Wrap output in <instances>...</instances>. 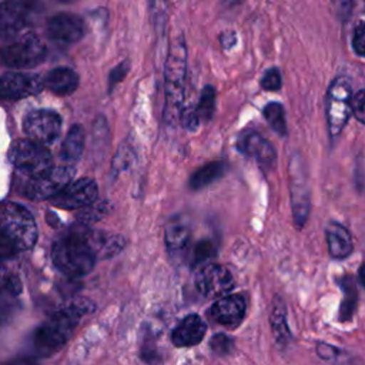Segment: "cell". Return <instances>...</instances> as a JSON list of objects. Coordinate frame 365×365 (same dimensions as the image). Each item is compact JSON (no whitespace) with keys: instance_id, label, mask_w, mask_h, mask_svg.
Instances as JSON below:
<instances>
[{"instance_id":"obj_1","label":"cell","mask_w":365,"mask_h":365,"mask_svg":"<svg viewBox=\"0 0 365 365\" xmlns=\"http://www.w3.org/2000/svg\"><path fill=\"white\" fill-rule=\"evenodd\" d=\"M87 301H74L64 308L56 311L46 322H43L34 334V345L40 352H54L61 348L71 336L80 318L91 311Z\"/></svg>"},{"instance_id":"obj_2","label":"cell","mask_w":365,"mask_h":365,"mask_svg":"<svg viewBox=\"0 0 365 365\" xmlns=\"http://www.w3.org/2000/svg\"><path fill=\"white\" fill-rule=\"evenodd\" d=\"M51 259L63 274L77 278L87 275L94 268L97 255L86 231H74L54 242Z\"/></svg>"},{"instance_id":"obj_3","label":"cell","mask_w":365,"mask_h":365,"mask_svg":"<svg viewBox=\"0 0 365 365\" xmlns=\"http://www.w3.org/2000/svg\"><path fill=\"white\" fill-rule=\"evenodd\" d=\"M187 67V47L182 36L171 41L165 61V118L174 123L181 113L184 78Z\"/></svg>"},{"instance_id":"obj_4","label":"cell","mask_w":365,"mask_h":365,"mask_svg":"<svg viewBox=\"0 0 365 365\" xmlns=\"http://www.w3.org/2000/svg\"><path fill=\"white\" fill-rule=\"evenodd\" d=\"M0 234L13 241L20 251H24L36 244L37 225L23 205L3 202L0 204Z\"/></svg>"},{"instance_id":"obj_5","label":"cell","mask_w":365,"mask_h":365,"mask_svg":"<svg viewBox=\"0 0 365 365\" xmlns=\"http://www.w3.org/2000/svg\"><path fill=\"white\" fill-rule=\"evenodd\" d=\"M352 87L345 76L332 80L327 91L325 113L331 137H338L352 114Z\"/></svg>"},{"instance_id":"obj_6","label":"cell","mask_w":365,"mask_h":365,"mask_svg":"<svg viewBox=\"0 0 365 365\" xmlns=\"http://www.w3.org/2000/svg\"><path fill=\"white\" fill-rule=\"evenodd\" d=\"M9 160L19 171L30 177L44 173L53 164L50 151L30 138L14 141L9 150Z\"/></svg>"},{"instance_id":"obj_7","label":"cell","mask_w":365,"mask_h":365,"mask_svg":"<svg viewBox=\"0 0 365 365\" xmlns=\"http://www.w3.org/2000/svg\"><path fill=\"white\" fill-rule=\"evenodd\" d=\"M46 54L43 41L34 34H26L0 50V61L11 68H30L40 64Z\"/></svg>"},{"instance_id":"obj_8","label":"cell","mask_w":365,"mask_h":365,"mask_svg":"<svg viewBox=\"0 0 365 365\" xmlns=\"http://www.w3.org/2000/svg\"><path fill=\"white\" fill-rule=\"evenodd\" d=\"M289 181L294 224L302 228L309 215V187L305 165L298 153H294L289 161Z\"/></svg>"},{"instance_id":"obj_9","label":"cell","mask_w":365,"mask_h":365,"mask_svg":"<svg viewBox=\"0 0 365 365\" xmlns=\"http://www.w3.org/2000/svg\"><path fill=\"white\" fill-rule=\"evenodd\" d=\"M74 174L76 170L73 165L50 167L44 173L33 177L26 187V197L33 201L50 200L73 180Z\"/></svg>"},{"instance_id":"obj_10","label":"cell","mask_w":365,"mask_h":365,"mask_svg":"<svg viewBox=\"0 0 365 365\" xmlns=\"http://www.w3.org/2000/svg\"><path fill=\"white\" fill-rule=\"evenodd\" d=\"M24 134L43 145L57 140L61 131V117L51 110H36L26 115L23 121Z\"/></svg>"},{"instance_id":"obj_11","label":"cell","mask_w":365,"mask_h":365,"mask_svg":"<svg viewBox=\"0 0 365 365\" xmlns=\"http://www.w3.org/2000/svg\"><path fill=\"white\" fill-rule=\"evenodd\" d=\"M98 188L94 180L80 178L68 182L50 198L51 204L63 210H81L97 200Z\"/></svg>"},{"instance_id":"obj_12","label":"cell","mask_w":365,"mask_h":365,"mask_svg":"<svg viewBox=\"0 0 365 365\" xmlns=\"http://www.w3.org/2000/svg\"><path fill=\"white\" fill-rule=\"evenodd\" d=\"M195 287L207 298H221L234 288V278L224 265L208 264L197 274Z\"/></svg>"},{"instance_id":"obj_13","label":"cell","mask_w":365,"mask_h":365,"mask_svg":"<svg viewBox=\"0 0 365 365\" xmlns=\"http://www.w3.org/2000/svg\"><path fill=\"white\" fill-rule=\"evenodd\" d=\"M44 88V80L31 73H6L0 76V98L6 101L21 100L38 94Z\"/></svg>"},{"instance_id":"obj_14","label":"cell","mask_w":365,"mask_h":365,"mask_svg":"<svg viewBox=\"0 0 365 365\" xmlns=\"http://www.w3.org/2000/svg\"><path fill=\"white\" fill-rule=\"evenodd\" d=\"M237 148L245 157L252 158L265 171H269L275 167V147L257 131H247L241 134L237 141Z\"/></svg>"},{"instance_id":"obj_15","label":"cell","mask_w":365,"mask_h":365,"mask_svg":"<svg viewBox=\"0 0 365 365\" xmlns=\"http://www.w3.org/2000/svg\"><path fill=\"white\" fill-rule=\"evenodd\" d=\"M48 37L60 44H73L84 34L83 20L73 13H57L47 23Z\"/></svg>"},{"instance_id":"obj_16","label":"cell","mask_w":365,"mask_h":365,"mask_svg":"<svg viewBox=\"0 0 365 365\" xmlns=\"http://www.w3.org/2000/svg\"><path fill=\"white\" fill-rule=\"evenodd\" d=\"M247 302L242 295H224L211 307V317L224 327H237L245 317Z\"/></svg>"},{"instance_id":"obj_17","label":"cell","mask_w":365,"mask_h":365,"mask_svg":"<svg viewBox=\"0 0 365 365\" xmlns=\"http://www.w3.org/2000/svg\"><path fill=\"white\" fill-rule=\"evenodd\" d=\"M27 21V7L20 0H4L0 3V38H13Z\"/></svg>"},{"instance_id":"obj_18","label":"cell","mask_w":365,"mask_h":365,"mask_svg":"<svg viewBox=\"0 0 365 365\" xmlns=\"http://www.w3.org/2000/svg\"><path fill=\"white\" fill-rule=\"evenodd\" d=\"M325 238L328 252L334 259H345L352 254L354 241L349 230L345 225L331 221L325 228Z\"/></svg>"},{"instance_id":"obj_19","label":"cell","mask_w":365,"mask_h":365,"mask_svg":"<svg viewBox=\"0 0 365 365\" xmlns=\"http://www.w3.org/2000/svg\"><path fill=\"white\" fill-rule=\"evenodd\" d=\"M205 332V321L197 314H190L173 331V342L177 346H192L202 341Z\"/></svg>"},{"instance_id":"obj_20","label":"cell","mask_w":365,"mask_h":365,"mask_svg":"<svg viewBox=\"0 0 365 365\" xmlns=\"http://www.w3.org/2000/svg\"><path fill=\"white\" fill-rule=\"evenodd\" d=\"M44 87L58 96L71 94L78 86V76L67 67H57L43 78Z\"/></svg>"},{"instance_id":"obj_21","label":"cell","mask_w":365,"mask_h":365,"mask_svg":"<svg viewBox=\"0 0 365 365\" xmlns=\"http://www.w3.org/2000/svg\"><path fill=\"white\" fill-rule=\"evenodd\" d=\"M20 289V281L16 275L0 271V322L13 312Z\"/></svg>"},{"instance_id":"obj_22","label":"cell","mask_w":365,"mask_h":365,"mask_svg":"<svg viewBox=\"0 0 365 365\" xmlns=\"http://www.w3.org/2000/svg\"><path fill=\"white\" fill-rule=\"evenodd\" d=\"M269 324L272 328V335L279 346H287L291 341V332L287 324V308L279 295L272 298Z\"/></svg>"},{"instance_id":"obj_23","label":"cell","mask_w":365,"mask_h":365,"mask_svg":"<svg viewBox=\"0 0 365 365\" xmlns=\"http://www.w3.org/2000/svg\"><path fill=\"white\" fill-rule=\"evenodd\" d=\"M86 235L97 257H103V258L113 257L114 254H118L125 245V240L120 235H110L103 232H87V231H86Z\"/></svg>"},{"instance_id":"obj_24","label":"cell","mask_w":365,"mask_h":365,"mask_svg":"<svg viewBox=\"0 0 365 365\" xmlns=\"http://www.w3.org/2000/svg\"><path fill=\"white\" fill-rule=\"evenodd\" d=\"M339 285L344 294V298L339 304V311H338V321L346 322L352 318V315L356 311V304H358V291L355 281L351 275H345L339 279Z\"/></svg>"},{"instance_id":"obj_25","label":"cell","mask_w":365,"mask_h":365,"mask_svg":"<svg viewBox=\"0 0 365 365\" xmlns=\"http://www.w3.org/2000/svg\"><path fill=\"white\" fill-rule=\"evenodd\" d=\"M84 150V130L80 124H74L61 145V158L67 163L78 161Z\"/></svg>"},{"instance_id":"obj_26","label":"cell","mask_w":365,"mask_h":365,"mask_svg":"<svg viewBox=\"0 0 365 365\" xmlns=\"http://www.w3.org/2000/svg\"><path fill=\"white\" fill-rule=\"evenodd\" d=\"M225 173V164L222 161H212L208 163L205 165H202L201 168H198L190 178V187L192 190H201L210 184H212L214 181H217L218 178L222 177V174Z\"/></svg>"},{"instance_id":"obj_27","label":"cell","mask_w":365,"mask_h":365,"mask_svg":"<svg viewBox=\"0 0 365 365\" xmlns=\"http://www.w3.org/2000/svg\"><path fill=\"white\" fill-rule=\"evenodd\" d=\"M264 118L269 124V127L279 135L285 137L288 134L287 130V120H285V110L281 103L277 101H269L264 110H262Z\"/></svg>"},{"instance_id":"obj_28","label":"cell","mask_w":365,"mask_h":365,"mask_svg":"<svg viewBox=\"0 0 365 365\" xmlns=\"http://www.w3.org/2000/svg\"><path fill=\"white\" fill-rule=\"evenodd\" d=\"M164 237L168 251H181L190 241V230L184 225H173L165 230Z\"/></svg>"},{"instance_id":"obj_29","label":"cell","mask_w":365,"mask_h":365,"mask_svg":"<svg viewBox=\"0 0 365 365\" xmlns=\"http://www.w3.org/2000/svg\"><path fill=\"white\" fill-rule=\"evenodd\" d=\"M197 114L202 121H208L215 110V90L212 86H205L197 106Z\"/></svg>"},{"instance_id":"obj_30","label":"cell","mask_w":365,"mask_h":365,"mask_svg":"<svg viewBox=\"0 0 365 365\" xmlns=\"http://www.w3.org/2000/svg\"><path fill=\"white\" fill-rule=\"evenodd\" d=\"M107 212H108L107 202H104V201L97 202V204L91 202L90 205L81 208V211L78 212L77 218H78V221L81 224L86 225V224H93V222L101 220Z\"/></svg>"},{"instance_id":"obj_31","label":"cell","mask_w":365,"mask_h":365,"mask_svg":"<svg viewBox=\"0 0 365 365\" xmlns=\"http://www.w3.org/2000/svg\"><path fill=\"white\" fill-rule=\"evenodd\" d=\"M281 86H282V78L277 67L268 68L261 77V87L267 91H277L281 88Z\"/></svg>"},{"instance_id":"obj_32","label":"cell","mask_w":365,"mask_h":365,"mask_svg":"<svg viewBox=\"0 0 365 365\" xmlns=\"http://www.w3.org/2000/svg\"><path fill=\"white\" fill-rule=\"evenodd\" d=\"M352 50L356 56L365 57V21H358L354 29Z\"/></svg>"},{"instance_id":"obj_33","label":"cell","mask_w":365,"mask_h":365,"mask_svg":"<svg viewBox=\"0 0 365 365\" xmlns=\"http://www.w3.org/2000/svg\"><path fill=\"white\" fill-rule=\"evenodd\" d=\"M153 21L157 27H161L165 21L167 14V0H147Z\"/></svg>"},{"instance_id":"obj_34","label":"cell","mask_w":365,"mask_h":365,"mask_svg":"<svg viewBox=\"0 0 365 365\" xmlns=\"http://www.w3.org/2000/svg\"><path fill=\"white\" fill-rule=\"evenodd\" d=\"M210 346L215 354L227 355V354H230V351L232 348V339L230 336H227L225 334H217L212 336Z\"/></svg>"},{"instance_id":"obj_35","label":"cell","mask_w":365,"mask_h":365,"mask_svg":"<svg viewBox=\"0 0 365 365\" xmlns=\"http://www.w3.org/2000/svg\"><path fill=\"white\" fill-rule=\"evenodd\" d=\"M352 114L361 124L365 125V88L352 96Z\"/></svg>"},{"instance_id":"obj_36","label":"cell","mask_w":365,"mask_h":365,"mask_svg":"<svg viewBox=\"0 0 365 365\" xmlns=\"http://www.w3.org/2000/svg\"><path fill=\"white\" fill-rule=\"evenodd\" d=\"M331 3H332V9L339 20L345 21L349 19V16L352 13L354 0H331Z\"/></svg>"},{"instance_id":"obj_37","label":"cell","mask_w":365,"mask_h":365,"mask_svg":"<svg viewBox=\"0 0 365 365\" xmlns=\"http://www.w3.org/2000/svg\"><path fill=\"white\" fill-rule=\"evenodd\" d=\"M215 254V248L212 245L211 241H201L194 251V257H195V262H202L210 259L211 257H214Z\"/></svg>"},{"instance_id":"obj_38","label":"cell","mask_w":365,"mask_h":365,"mask_svg":"<svg viewBox=\"0 0 365 365\" xmlns=\"http://www.w3.org/2000/svg\"><path fill=\"white\" fill-rule=\"evenodd\" d=\"M20 252L19 247L0 234V258H11Z\"/></svg>"},{"instance_id":"obj_39","label":"cell","mask_w":365,"mask_h":365,"mask_svg":"<svg viewBox=\"0 0 365 365\" xmlns=\"http://www.w3.org/2000/svg\"><path fill=\"white\" fill-rule=\"evenodd\" d=\"M181 120H182L184 128L190 130V131H194L200 125V121H201V118L197 114V110H194V108L185 110L181 115Z\"/></svg>"},{"instance_id":"obj_40","label":"cell","mask_w":365,"mask_h":365,"mask_svg":"<svg viewBox=\"0 0 365 365\" xmlns=\"http://www.w3.org/2000/svg\"><path fill=\"white\" fill-rule=\"evenodd\" d=\"M317 352H318V356H321L322 359H331V358H335L339 354L335 346H332L327 342H319L317 345Z\"/></svg>"},{"instance_id":"obj_41","label":"cell","mask_w":365,"mask_h":365,"mask_svg":"<svg viewBox=\"0 0 365 365\" xmlns=\"http://www.w3.org/2000/svg\"><path fill=\"white\" fill-rule=\"evenodd\" d=\"M127 71H128V63H127V61L118 64V66L111 71V74H110V83L114 84V83L121 81V80L124 78V76L127 74Z\"/></svg>"},{"instance_id":"obj_42","label":"cell","mask_w":365,"mask_h":365,"mask_svg":"<svg viewBox=\"0 0 365 365\" xmlns=\"http://www.w3.org/2000/svg\"><path fill=\"white\" fill-rule=\"evenodd\" d=\"M221 44L225 47V48H230L231 46L235 44V34L232 31L230 33H224L221 36Z\"/></svg>"},{"instance_id":"obj_43","label":"cell","mask_w":365,"mask_h":365,"mask_svg":"<svg viewBox=\"0 0 365 365\" xmlns=\"http://www.w3.org/2000/svg\"><path fill=\"white\" fill-rule=\"evenodd\" d=\"M358 278H359V282L361 285H364L365 288V262L359 267V271H358Z\"/></svg>"},{"instance_id":"obj_44","label":"cell","mask_w":365,"mask_h":365,"mask_svg":"<svg viewBox=\"0 0 365 365\" xmlns=\"http://www.w3.org/2000/svg\"><path fill=\"white\" fill-rule=\"evenodd\" d=\"M244 0H222V4L225 7H235L238 4H241Z\"/></svg>"},{"instance_id":"obj_45","label":"cell","mask_w":365,"mask_h":365,"mask_svg":"<svg viewBox=\"0 0 365 365\" xmlns=\"http://www.w3.org/2000/svg\"><path fill=\"white\" fill-rule=\"evenodd\" d=\"M361 4V9L365 11V0H356Z\"/></svg>"}]
</instances>
